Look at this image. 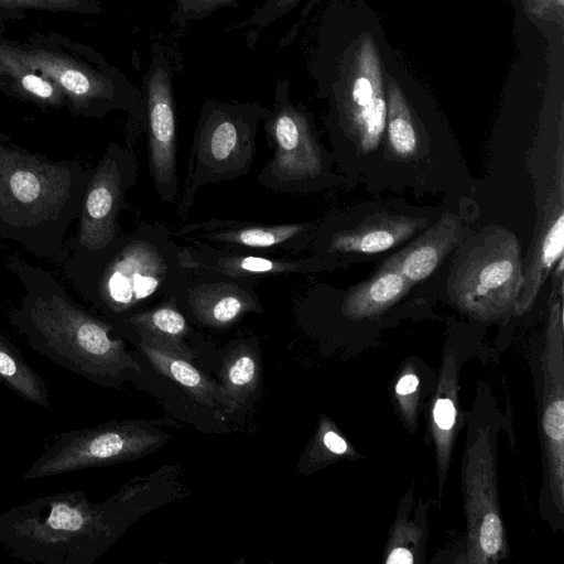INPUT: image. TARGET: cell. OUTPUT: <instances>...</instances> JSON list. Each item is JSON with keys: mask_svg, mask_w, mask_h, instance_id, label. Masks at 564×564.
Here are the masks:
<instances>
[{"mask_svg": "<svg viewBox=\"0 0 564 564\" xmlns=\"http://www.w3.org/2000/svg\"><path fill=\"white\" fill-rule=\"evenodd\" d=\"M527 8L531 12L540 17L556 15V12L562 17L563 0H523Z\"/></svg>", "mask_w": 564, "mask_h": 564, "instance_id": "cell-35", "label": "cell"}, {"mask_svg": "<svg viewBox=\"0 0 564 564\" xmlns=\"http://www.w3.org/2000/svg\"><path fill=\"white\" fill-rule=\"evenodd\" d=\"M301 1L302 0H265V2L250 15L246 23L258 29H265L294 10Z\"/></svg>", "mask_w": 564, "mask_h": 564, "instance_id": "cell-33", "label": "cell"}, {"mask_svg": "<svg viewBox=\"0 0 564 564\" xmlns=\"http://www.w3.org/2000/svg\"><path fill=\"white\" fill-rule=\"evenodd\" d=\"M423 524L399 518L387 547L384 563L412 564L421 561L424 547Z\"/></svg>", "mask_w": 564, "mask_h": 564, "instance_id": "cell-28", "label": "cell"}, {"mask_svg": "<svg viewBox=\"0 0 564 564\" xmlns=\"http://www.w3.org/2000/svg\"><path fill=\"white\" fill-rule=\"evenodd\" d=\"M330 87L347 134L359 152H373L386 130L387 98L380 56L370 36L340 61Z\"/></svg>", "mask_w": 564, "mask_h": 564, "instance_id": "cell-9", "label": "cell"}, {"mask_svg": "<svg viewBox=\"0 0 564 564\" xmlns=\"http://www.w3.org/2000/svg\"><path fill=\"white\" fill-rule=\"evenodd\" d=\"M8 269L23 294L8 322L36 354L104 387H117L141 367L112 335L113 325L84 308L45 269L12 253Z\"/></svg>", "mask_w": 564, "mask_h": 564, "instance_id": "cell-1", "label": "cell"}, {"mask_svg": "<svg viewBox=\"0 0 564 564\" xmlns=\"http://www.w3.org/2000/svg\"><path fill=\"white\" fill-rule=\"evenodd\" d=\"M2 241H3V240H2V238L0 237V243H1Z\"/></svg>", "mask_w": 564, "mask_h": 564, "instance_id": "cell-36", "label": "cell"}, {"mask_svg": "<svg viewBox=\"0 0 564 564\" xmlns=\"http://www.w3.org/2000/svg\"><path fill=\"white\" fill-rule=\"evenodd\" d=\"M0 381L14 394L41 408L50 405L45 380L29 365L18 347L0 333Z\"/></svg>", "mask_w": 564, "mask_h": 564, "instance_id": "cell-24", "label": "cell"}, {"mask_svg": "<svg viewBox=\"0 0 564 564\" xmlns=\"http://www.w3.org/2000/svg\"><path fill=\"white\" fill-rule=\"evenodd\" d=\"M303 224L276 226L242 225L216 230L208 238L223 243L240 245L251 248H269L291 241L305 230Z\"/></svg>", "mask_w": 564, "mask_h": 564, "instance_id": "cell-27", "label": "cell"}, {"mask_svg": "<svg viewBox=\"0 0 564 564\" xmlns=\"http://www.w3.org/2000/svg\"><path fill=\"white\" fill-rule=\"evenodd\" d=\"M162 421L111 420L94 427L56 433L23 478L33 480L139 459L170 438L158 427Z\"/></svg>", "mask_w": 564, "mask_h": 564, "instance_id": "cell-6", "label": "cell"}, {"mask_svg": "<svg viewBox=\"0 0 564 564\" xmlns=\"http://www.w3.org/2000/svg\"><path fill=\"white\" fill-rule=\"evenodd\" d=\"M188 300L195 316L212 327H227L257 307L248 292L230 283L199 285Z\"/></svg>", "mask_w": 564, "mask_h": 564, "instance_id": "cell-20", "label": "cell"}, {"mask_svg": "<svg viewBox=\"0 0 564 564\" xmlns=\"http://www.w3.org/2000/svg\"><path fill=\"white\" fill-rule=\"evenodd\" d=\"M457 390L456 362L455 358L448 355L444 358L432 410V434L436 446L440 491L446 476L456 431Z\"/></svg>", "mask_w": 564, "mask_h": 564, "instance_id": "cell-19", "label": "cell"}, {"mask_svg": "<svg viewBox=\"0 0 564 564\" xmlns=\"http://www.w3.org/2000/svg\"><path fill=\"white\" fill-rule=\"evenodd\" d=\"M207 267L234 276L273 274L294 271L299 268L293 261L254 256L220 257L212 260Z\"/></svg>", "mask_w": 564, "mask_h": 564, "instance_id": "cell-29", "label": "cell"}, {"mask_svg": "<svg viewBox=\"0 0 564 564\" xmlns=\"http://www.w3.org/2000/svg\"><path fill=\"white\" fill-rule=\"evenodd\" d=\"M174 4L171 23L183 30L189 22L204 20L224 8H238L239 0H171Z\"/></svg>", "mask_w": 564, "mask_h": 564, "instance_id": "cell-30", "label": "cell"}, {"mask_svg": "<svg viewBox=\"0 0 564 564\" xmlns=\"http://www.w3.org/2000/svg\"><path fill=\"white\" fill-rule=\"evenodd\" d=\"M24 57L63 91L75 113L101 116L113 108L133 109L140 93L124 76L94 69L66 55L46 50L24 52Z\"/></svg>", "mask_w": 564, "mask_h": 564, "instance_id": "cell-10", "label": "cell"}, {"mask_svg": "<svg viewBox=\"0 0 564 564\" xmlns=\"http://www.w3.org/2000/svg\"><path fill=\"white\" fill-rule=\"evenodd\" d=\"M139 347L152 367L162 376L183 388L197 402L206 406H224L220 384L216 383L187 360L170 350L140 341Z\"/></svg>", "mask_w": 564, "mask_h": 564, "instance_id": "cell-21", "label": "cell"}, {"mask_svg": "<svg viewBox=\"0 0 564 564\" xmlns=\"http://www.w3.org/2000/svg\"><path fill=\"white\" fill-rule=\"evenodd\" d=\"M289 80L275 85L273 110L265 116V127L275 144L271 172L282 181H302L322 171V153L313 133L310 115L289 97Z\"/></svg>", "mask_w": 564, "mask_h": 564, "instance_id": "cell-13", "label": "cell"}, {"mask_svg": "<svg viewBox=\"0 0 564 564\" xmlns=\"http://www.w3.org/2000/svg\"><path fill=\"white\" fill-rule=\"evenodd\" d=\"M386 129L388 143L399 159L416 154L419 134L408 101L394 80L387 84Z\"/></svg>", "mask_w": 564, "mask_h": 564, "instance_id": "cell-26", "label": "cell"}, {"mask_svg": "<svg viewBox=\"0 0 564 564\" xmlns=\"http://www.w3.org/2000/svg\"><path fill=\"white\" fill-rule=\"evenodd\" d=\"M0 74L22 98L41 107L61 108L66 98L58 86L35 68L21 50L0 43Z\"/></svg>", "mask_w": 564, "mask_h": 564, "instance_id": "cell-22", "label": "cell"}, {"mask_svg": "<svg viewBox=\"0 0 564 564\" xmlns=\"http://www.w3.org/2000/svg\"><path fill=\"white\" fill-rule=\"evenodd\" d=\"M128 323L137 329L140 341L170 350L191 361L196 357V352L184 341L188 325L173 304L134 314Z\"/></svg>", "mask_w": 564, "mask_h": 564, "instance_id": "cell-23", "label": "cell"}, {"mask_svg": "<svg viewBox=\"0 0 564 564\" xmlns=\"http://www.w3.org/2000/svg\"><path fill=\"white\" fill-rule=\"evenodd\" d=\"M126 488L104 502L82 491L39 497L0 513V543L22 561L93 564L129 525Z\"/></svg>", "mask_w": 564, "mask_h": 564, "instance_id": "cell-3", "label": "cell"}, {"mask_svg": "<svg viewBox=\"0 0 564 564\" xmlns=\"http://www.w3.org/2000/svg\"><path fill=\"white\" fill-rule=\"evenodd\" d=\"M555 185L539 210L532 242L522 263L523 282L513 314L530 311L554 264L563 258L564 166L563 142L556 153Z\"/></svg>", "mask_w": 564, "mask_h": 564, "instance_id": "cell-15", "label": "cell"}, {"mask_svg": "<svg viewBox=\"0 0 564 564\" xmlns=\"http://www.w3.org/2000/svg\"><path fill=\"white\" fill-rule=\"evenodd\" d=\"M463 225L460 218L444 213L437 221L404 249L387 259L397 265L413 284L427 279L460 242Z\"/></svg>", "mask_w": 564, "mask_h": 564, "instance_id": "cell-16", "label": "cell"}, {"mask_svg": "<svg viewBox=\"0 0 564 564\" xmlns=\"http://www.w3.org/2000/svg\"><path fill=\"white\" fill-rule=\"evenodd\" d=\"M395 394L398 395L399 404L402 408V412L405 415L410 423L413 422V416L415 414V393L419 389V378L412 372H404L395 384Z\"/></svg>", "mask_w": 564, "mask_h": 564, "instance_id": "cell-34", "label": "cell"}, {"mask_svg": "<svg viewBox=\"0 0 564 564\" xmlns=\"http://www.w3.org/2000/svg\"><path fill=\"white\" fill-rule=\"evenodd\" d=\"M521 245L509 229L491 225L465 241L446 282L451 301L480 321L514 312L523 282Z\"/></svg>", "mask_w": 564, "mask_h": 564, "instance_id": "cell-4", "label": "cell"}, {"mask_svg": "<svg viewBox=\"0 0 564 564\" xmlns=\"http://www.w3.org/2000/svg\"><path fill=\"white\" fill-rule=\"evenodd\" d=\"M549 300V317L541 356V441L544 481L541 501L554 522H562L564 511V349L563 274L555 273Z\"/></svg>", "mask_w": 564, "mask_h": 564, "instance_id": "cell-7", "label": "cell"}, {"mask_svg": "<svg viewBox=\"0 0 564 564\" xmlns=\"http://www.w3.org/2000/svg\"><path fill=\"white\" fill-rule=\"evenodd\" d=\"M3 9H37L66 12H98L100 8L95 1L87 0H0Z\"/></svg>", "mask_w": 564, "mask_h": 564, "instance_id": "cell-32", "label": "cell"}, {"mask_svg": "<svg viewBox=\"0 0 564 564\" xmlns=\"http://www.w3.org/2000/svg\"><path fill=\"white\" fill-rule=\"evenodd\" d=\"M489 424H473L464 457L467 563H492L508 555L496 482V435Z\"/></svg>", "mask_w": 564, "mask_h": 564, "instance_id": "cell-8", "label": "cell"}, {"mask_svg": "<svg viewBox=\"0 0 564 564\" xmlns=\"http://www.w3.org/2000/svg\"><path fill=\"white\" fill-rule=\"evenodd\" d=\"M128 160L116 143H110L90 172L75 236L66 239L67 249L89 251L107 247L117 235L116 219L128 187Z\"/></svg>", "mask_w": 564, "mask_h": 564, "instance_id": "cell-11", "label": "cell"}, {"mask_svg": "<svg viewBox=\"0 0 564 564\" xmlns=\"http://www.w3.org/2000/svg\"><path fill=\"white\" fill-rule=\"evenodd\" d=\"M147 126L152 173L158 189L175 192V102L172 62L165 50L153 45L143 77Z\"/></svg>", "mask_w": 564, "mask_h": 564, "instance_id": "cell-14", "label": "cell"}, {"mask_svg": "<svg viewBox=\"0 0 564 564\" xmlns=\"http://www.w3.org/2000/svg\"><path fill=\"white\" fill-rule=\"evenodd\" d=\"M268 112L257 104L207 100L198 122V162L219 173L240 171L252 155L256 123Z\"/></svg>", "mask_w": 564, "mask_h": 564, "instance_id": "cell-12", "label": "cell"}, {"mask_svg": "<svg viewBox=\"0 0 564 564\" xmlns=\"http://www.w3.org/2000/svg\"><path fill=\"white\" fill-rule=\"evenodd\" d=\"M347 451L348 445L346 441L333 430L328 421H323L319 424L312 447L302 457L304 465H300V468L315 466L330 456L344 455Z\"/></svg>", "mask_w": 564, "mask_h": 564, "instance_id": "cell-31", "label": "cell"}, {"mask_svg": "<svg viewBox=\"0 0 564 564\" xmlns=\"http://www.w3.org/2000/svg\"><path fill=\"white\" fill-rule=\"evenodd\" d=\"M91 171L78 160H51L0 132V237L57 265L79 217Z\"/></svg>", "mask_w": 564, "mask_h": 564, "instance_id": "cell-2", "label": "cell"}, {"mask_svg": "<svg viewBox=\"0 0 564 564\" xmlns=\"http://www.w3.org/2000/svg\"><path fill=\"white\" fill-rule=\"evenodd\" d=\"M425 219L390 213H377L367 217L357 227L337 232L329 251L378 253L400 245L412 237Z\"/></svg>", "mask_w": 564, "mask_h": 564, "instance_id": "cell-17", "label": "cell"}, {"mask_svg": "<svg viewBox=\"0 0 564 564\" xmlns=\"http://www.w3.org/2000/svg\"><path fill=\"white\" fill-rule=\"evenodd\" d=\"M260 378L256 352L246 345H239L227 356L221 368L220 389L224 406L231 413L242 408L256 391Z\"/></svg>", "mask_w": 564, "mask_h": 564, "instance_id": "cell-25", "label": "cell"}, {"mask_svg": "<svg viewBox=\"0 0 564 564\" xmlns=\"http://www.w3.org/2000/svg\"><path fill=\"white\" fill-rule=\"evenodd\" d=\"M411 286L399 268L386 260L371 278L347 292L341 312L350 319L379 315L403 297Z\"/></svg>", "mask_w": 564, "mask_h": 564, "instance_id": "cell-18", "label": "cell"}, {"mask_svg": "<svg viewBox=\"0 0 564 564\" xmlns=\"http://www.w3.org/2000/svg\"><path fill=\"white\" fill-rule=\"evenodd\" d=\"M65 280L93 307L118 316L150 297L166 275V263L147 241L132 240L110 252L67 249L58 264Z\"/></svg>", "mask_w": 564, "mask_h": 564, "instance_id": "cell-5", "label": "cell"}]
</instances>
